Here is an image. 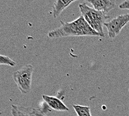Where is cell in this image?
Instances as JSON below:
<instances>
[{
  "instance_id": "cell-7",
  "label": "cell",
  "mask_w": 129,
  "mask_h": 116,
  "mask_svg": "<svg viewBox=\"0 0 129 116\" xmlns=\"http://www.w3.org/2000/svg\"><path fill=\"white\" fill-rule=\"evenodd\" d=\"M75 0H57L53 5V17L57 18L60 16L63 11L70 5L75 2Z\"/></svg>"
},
{
  "instance_id": "cell-5",
  "label": "cell",
  "mask_w": 129,
  "mask_h": 116,
  "mask_svg": "<svg viewBox=\"0 0 129 116\" xmlns=\"http://www.w3.org/2000/svg\"><path fill=\"white\" fill-rule=\"evenodd\" d=\"M86 2L92 5L96 10L106 15L116 6L115 0H88Z\"/></svg>"
},
{
  "instance_id": "cell-6",
  "label": "cell",
  "mask_w": 129,
  "mask_h": 116,
  "mask_svg": "<svg viewBox=\"0 0 129 116\" xmlns=\"http://www.w3.org/2000/svg\"><path fill=\"white\" fill-rule=\"evenodd\" d=\"M42 99L51 109L57 111H69V109L63 102L57 97L42 95Z\"/></svg>"
},
{
  "instance_id": "cell-3",
  "label": "cell",
  "mask_w": 129,
  "mask_h": 116,
  "mask_svg": "<svg viewBox=\"0 0 129 116\" xmlns=\"http://www.w3.org/2000/svg\"><path fill=\"white\" fill-rule=\"evenodd\" d=\"M34 70L33 65L27 64L15 71L12 74L13 80L22 94H27L31 90Z\"/></svg>"
},
{
  "instance_id": "cell-8",
  "label": "cell",
  "mask_w": 129,
  "mask_h": 116,
  "mask_svg": "<svg viewBox=\"0 0 129 116\" xmlns=\"http://www.w3.org/2000/svg\"><path fill=\"white\" fill-rule=\"evenodd\" d=\"M11 112L12 116H34L33 108L12 104Z\"/></svg>"
},
{
  "instance_id": "cell-2",
  "label": "cell",
  "mask_w": 129,
  "mask_h": 116,
  "mask_svg": "<svg viewBox=\"0 0 129 116\" xmlns=\"http://www.w3.org/2000/svg\"><path fill=\"white\" fill-rule=\"evenodd\" d=\"M79 7L81 16L84 17L88 25L98 32L100 36L104 37L103 26L110 16L88 6L85 2L80 4Z\"/></svg>"
},
{
  "instance_id": "cell-1",
  "label": "cell",
  "mask_w": 129,
  "mask_h": 116,
  "mask_svg": "<svg viewBox=\"0 0 129 116\" xmlns=\"http://www.w3.org/2000/svg\"><path fill=\"white\" fill-rule=\"evenodd\" d=\"M61 26L48 32V36L51 39H58L70 36H100L88 25L81 15L72 22L60 21Z\"/></svg>"
},
{
  "instance_id": "cell-4",
  "label": "cell",
  "mask_w": 129,
  "mask_h": 116,
  "mask_svg": "<svg viewBox=\"0 0 129 116\" xmlns=\"http://www.w3.org/2000/svg\"><path fill=\"white\" fill-rule=\"evenodd\" d=\"M129 22V13L119 15L104 24L107 29V34L110 39H114L118 35L122 29Z\"/></svg>"
},
{
  "instance_id": "cell-12",
  "label": "cell",
  "mask_w": 129,
  "mask_h": 116,
  "mask_svg": "<svg viewBox=\"0 0 129 116\" xmlns=\"http://www.w3.org/2000/svg\"><path fill=\"white\" fill-rule=\"evenodd\" d=\"M33 114L34 116H47L46 114L42 112L39 109L33 108Z\"/></svg>"
},
{
  "instance_id": "cell-10",
  "label": "cell",
  "mask_w": 129,
  "mask_h": 116,
  "mask_svg": "<svg viewBox=\"0 0 129 116\" xmlns=\"http://www.w3.org/2000/svg\"><path fill=\"white\" fill-rule=\"evenodd\" d=\"M0 64L7 65L11 67H14L16 65V63L8 56L1 55H0Z\"/></svg>"
},
{
  "instance_id": "cell-9",
  "label": "cell",
  "mask_w": 129,
  "mask_h": 116,
  "mask_svg": "<svg viewBox=\"0 0 129 116\" xmlns=\"http://www.w3.org/2000/svg\"><path fill=\"white\" fill-rule=\"evenodd\" d=\"M77 116H92L89 106L74 104L72 106Z\"/></svg>"
},
{
  "instance_id": "cell-11",
  "label": "cell",
  "mask_w": 129,
  "mask_h": 116,
  "mask_svg": "<svg viewBox=\"0 0 129 116\" xmlns=\"http://www.w3.org/2000/svg\"><path fill=\"white\" fill-rule=\"evenodd\" d=\"M119 7L121 10H129V0L122 2L119 5Z\"/></svg>"
}]
</instances>
